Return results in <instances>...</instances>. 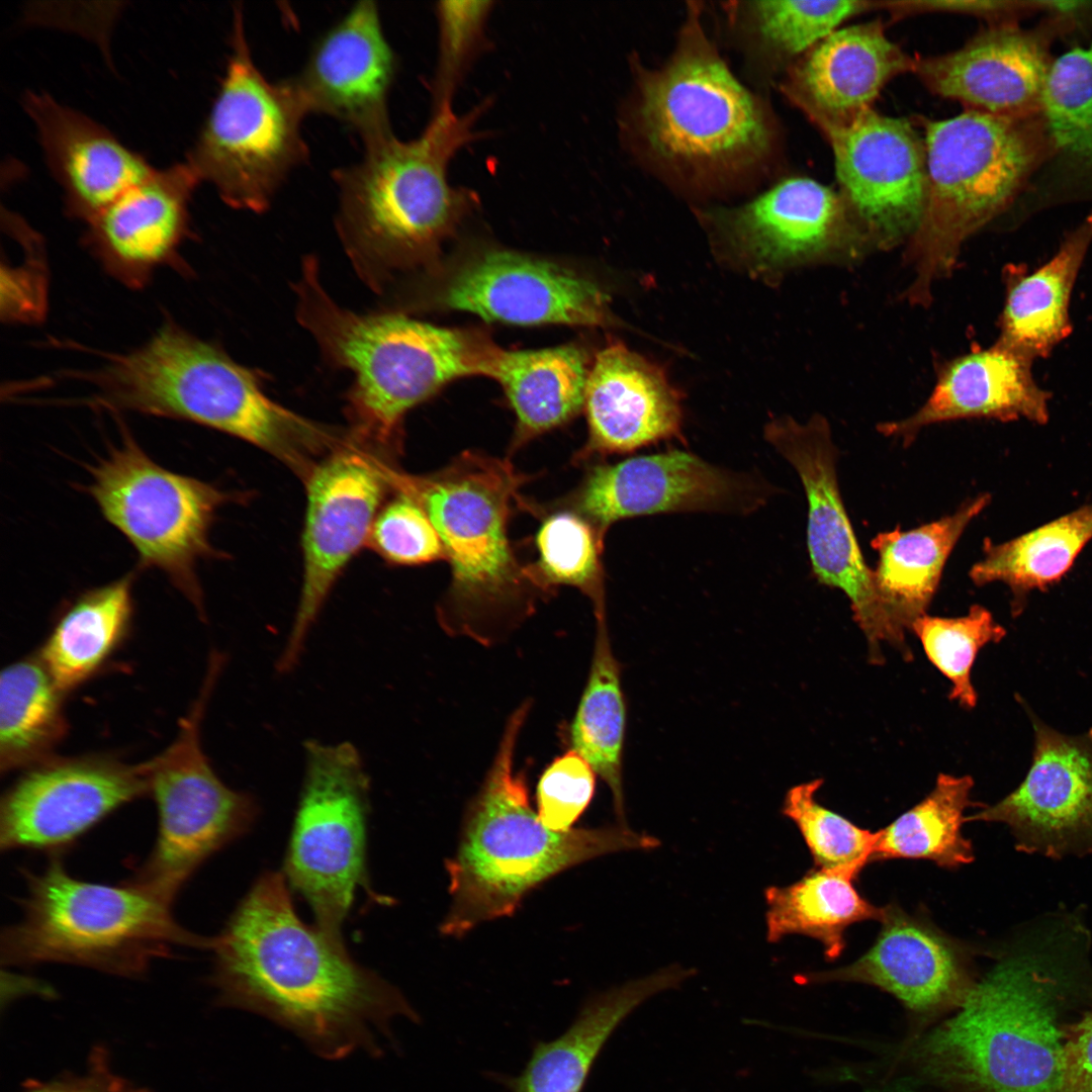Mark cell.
I'll use <instances>...</instances> for the list:
<instances>
[{"label":"cell","instance_id":"6da1fadb","mask_svg":"<svg viewBox=\"0 0 1092 1092\" xmlns=\"http://www.w3.org/2000/svg\"><path fill=\"white\" fill-rule=\"evenodd\" d=\"M206 949L218 1003L274 1021L326 1059L379 1054L393 1019H420L397 988L298 917L283 874H262Z\"/></svg>","mask_w":1092,"mask_h":1092},{"label":"cell","instance_id":"7a4b0ae2","mask_svg":"<svg viewBox=\"0 0 1092 1092\" xmlns=\"http://www.w3.org/2000/svg\"><path fill=\"white\" fill-rule=\"evenodd\" d=\"M88 404L195 423L273 455L303 480L347 441L338 430L272 400L257 373L173 322L142 346L81 374Z\"/></svg>","mask_w":1092,"mask_h":1092},{"label":"cell","instance_id":"3957f363","mask_svg":"<svg viewBox=\"0 0 1092 1092\" xmlns=\"http://www.w3.org/2000/svg\"><path fill=\"white\" fill-rule=\"evenodd\" d=\"M490 105L465 113L434 112L408 141L392 130L363 140L361 158L333 171L338 191L336 228L362 281L384 294L394 272L418 262L478 202L448 179L451 160L483 132L476 124Z\"/></svg>","mask_w":1092,"mask_h":1092},{"label":"cell","instance_id":"277c9868","mask_svg":"<svg viewBox=\"0 0 1092 1092\" xmlns=\"http://www.w3.org/2000/svg\"><path fill=\"white\" fill-rule=\"evenodd\" d=\"M529 707L523 704L511 715L492 765L465 811L457 849L445 861L450 905L440 926L444 935L459 938L483 922L513 915L529 893L579 863L659 844L626 825L556 831L540 820L525 776L514 768Z\"/></svg>","mask_w":1092,"mask_h":1092},{"label":"cell","instance_id":"5b68a950","mask_svg":"<svg viewBox=\"0 0 1092 1092\" xmlns=\"http://www.w3.org/2000/svg\"><path fill=\"white\" fill-rule=\"evenodd\" d=\"M296 316L334 367L354 380L346 395L350 437L386 448L406 413L462 376L492 378L500 348L472 332L437 327L395 311L358 313L325 290L318 262L306 257L294 284Z\"/></svg>","mask_w":1092,"mask_h":1092},{"label":"cell","instance_id":"8992f818","mask_svg":"<svg viewBox=\"0 0 1092 1092\" xmlns=\"http://www.w3.org/2000/svg\"><path fill=\"white\" fill-rule=\"evenodd\" d=\"M1062 979L1042 957L1002 960L918 1042L920 1071L960 1092H1063Z\"/></svg>","mask_w":1092,"mask_h":1092},{"label":"cell","instance_id":"52a82bcc","mask_svg":"<svg viewBox=\"0 0 1092 1092\" xmlns=\"http://www.w3.org/2000/svg\"><path fill=\"white\" fill-rule=\"evenodd\" d=\"M22 873L27 891L20 918L1 934L3 965L69 964L136 978L178 947L206 949L207 937L181 926L172 905L126 881L79 880L60 855Z\"/></svg>","mask_w":1092,"mask_h":1092},{"label":"cell","instance_id":"ba28073f","mask_svg":"<svg viewBox=\"0 0 1092 1092\" xmlns=\"http://www.w3.org/2000/svg\"><path fill=\"white\" fill-rule=\"evenodd\" d=\"M1033 121L970 109L924 120L926 200L909 240L915 274L907 289L909 301L928 302L933 283L954 266L965 241L1018 193L1042 153Z\"/></svg>","mask_w":1092,"mask_h":1092},{"label":"cell","instance_id":"9c48e42d","mask_svg":"<svg viewBox=\"0 0 1092 1092\" xmlns=\"http://www.w3.org/2000/svg\"><path fill=\"white\" fill-rule=\"evenodd\" d=\"M231 49L186 163L228 205L262 212L291 171L307 161L301 124L308 114L289 79L270 81L257 67L241 7L234 9Z\"/></svg>","mask_w":1092,"mask_h":1092},{"label":"cell","instance_id":"30bf717a","mask_svg":"<svg viewBox=\"0 0 1092 1092\" xmlns=\"http://www.w3.org/2000/svg\"><path fill=\"white\" fill-rule=\"evenodd\" d=\"M399 478L398 487L428 514L451 563L442 622L479 637L481 622L507 611L535 584L508 539L520 477L506 462L467 453L435 475Z\"/></svg>","mask_w":1092,"mask_h":1092},{"label":"cell","instance_id":"8fae6325","mask_svg":"<svg viewBox=\"0 0 1092 1092\" xmlns=\"http://www.w3.org/2000/svg\"><path fill=\"white\" fill-rule=\"evenodd\" d=\"M369 776L353 744L304 743V776L283 876L310 907L315 926L341 945L356 892H369Z\"/></svg>","mask_w":1092,"mask_h":1092},{"label":"cell","instance_id":"7c38bea8","mask_svg":"<svg viewBox=\"0 0 1092 1092\" xmlns=\"http://www.w3.org/2000/svg\"><path fill=\"white\" fill-rule=\"evenodd\" d=\"M89 472L88 493L131 544L140 567L162 572L204 618L197 567L214 552L210 528L231 494L161 466L126 431Z\"/></svg>","mask_w":1092,"mask_h":1092},{"label":"cell","instance_id":"4fadbf2b","mask_svg":"<svg viewBox=\"0 0 1092 1092\" xmlns=\"http://www.w3.org/2000/svg\"><path fill=\"white\" fill-rule=\"evenodd\" d=\"M216 677L207 674L176 739L147 760L158 831L147 857L126 880L172 905L192 875L215 852L248 832L258 804L216 776L200 744V724Z\"/></svg>","mask_w":1092,"mask_h":1092},{"label":"cell","instance_id":"5bb4252c","mask_svg":"<svg viewBox=\"0 0 1092 1092\" xmlns=\"http://www.w3.org/2000/svg\"><path fill=\"white\" fill-rule=\"evenodd\" d=\"M764 439L796 470L808 503L807 546L812 573L821 584L842 590L866 636L870 657L882 661L890 644L910 655L903 633L884 606L847 515L837 478L838 451L827 420L814 415L800 424L792 418L771 420Z\"/></svg>","mask_w":1092,"mask_h":1092},{"label":"cell","instance_id":"9a60e30c","mask_svg":"<svg viewBox=\"0 0 1092 1092\" xmlns=\"http://www.w3.org/2000/svg\"><path fill=\"white\" fill-rule=\"evenodd\" d=\"M351 438L324 457L304 480L303 577L289 636L276 668L291 671L343 569L367 544L374 520L398 474Z\"/></svg>","mask_w":1092,"mask_h":1092},{"label":"cell","instance_id":"2e32d148","mask_svg":"<svg viewBox=\"0 0 1092 1092\" xmlns=\"http://www.w3.org/2000/svg\"><path fill=\"white\" fill-rule=\"evenodd\" d=\"M709 218L716 257L768 283L795 268L854 257L866 244L840 193L806 177Z\"/></svg>","mask_w":1092,"mask_h":1092},{"label":"cell","instance_id":"e0dca14e","mask_svg":"<svg viewBox=\"0 0 1092 1092\" xmlns=\"http://www.w3.org/2000/svg\"><path fill=\"white\" fill-rule=\"evenodd\" d=\"M829 143L840 195L866 244L891 248L915 234L926 200L924 141L912 124L868 109L814 119Z\"/></svg>","mask_w":1092,"mask_h":1092},{"label":"cell","instance_id":"ac0fdd59","mask_svg":"<svg viewBox=\"0 0 1092 1092\" xmlns=\"http://www.w3.org/2000/svg\"><path fill=\"white\" fill-rule=\"evenodd\" d=\"M641 118L661 156L723 161L761 152L768 132L749 92L717 58L687 55L648 82Z\"/></svg>","mask_w":1092,"mask_h":1092},{"label":"cell","instance_id":"d6986e66","mask_svg":"<svg viewBox=\"0 0 1092 1092\" xmlns=\"http://www.w3.org/2000/svg\"><path fill=\"white\" fill-rule=\"evenodd\" d=\"M149 793L146 761L52 756L26 768L3 794L0 848L60 855L112 812Z\"/></svg>","mask_w":1092,"mask_h":1092},{"label":"cell","instance_id":"ffe728a7","mask_svg":"<svg viewBox=\"0 0 1092 1092\" xmlns=\"http://www.w3.org/2000/svg\"><path fill=\"white\" fill-rule=\"evenodd\" d=\"M776 492L758 476L720 468L680 449L598 465L577 498L600 538L623 519L666 513L746 515Z\"/></svg>","mask_w":1092,"mask_h":1092},{"label":"cell","instance_id":"44dd1931","mask_svg":"<svg viewBox=\"0 0 1092 1092\" xmlns=\"http://www.w3.org/2000/svg\"><path fill=\"white\" fill-rule=\"evenodd\" d=\"M1034 732L1032 761L1023 782L966 821L1007 825L1015 848L1050 858L1092 853V729L1063 734L1027 707Z\"/></svg>","mask_w":1092,"mask_h":1092},{"label":"cell","instance_id":"7402d4cb","mask_svg":"<svg viewBox=\"0 0 1092 1092\" xmlns=\"http://www.w3.org/2000/svg\"><path fill=\"white\" fill-rule=\"evenodd\" d=\"M397 66L377 4L360 1L316 39L289 81L307 114L337 119L363 141L392 130L388 99Z\"/></svg>","mask_w":1092,"mask_h":1092},{"label":"cell","instance_id":"603a6c76","mask_svg":"<svg viewBox=\"0 0 1092 1092\" xmlns=\"http://www.w3.org/2000/svg\"><path fill=\"white\" fill-rule=\"evenodd\" d=\"M441 302L485 321L513 325L613 323L606 293L594 282L552 262L493 250L461 267Z\"/></svg>","mask_w":1092,"mask_h":1092},{"label":"cell","instance_id":"cb8c5ba5","mask_svg":"<svg viewBox=\"0 0 1092 1092\" xmlns=\"http://www.w3.org/2000/svg\"><path fill=\"white\" fill-rule=\"evenodd\" d=\"M880 922L874 944L856 961L797 980L868 984L917 1013L958 1008L975 983L965 948L929 922L894 905L884 907Z\"/></svg>","mask_w":1092,"mask_h":1092},{"label":"cell","instance_id":"d4e9b609","mask_svg":"<svg viewBox=\"0 0 1092 1092\" xmlns=\"http://www.w3.org/2000/svg\"><path fill=\"white\" fill-rule=\"evenodd\" d=\"M1051 64L1040 33L1003 23L978 33L959 50L915 59L913 73L932 93L959 101L966 109L1028 119L1040 113Z\"/></svg>","mask_w":1092,"mask_h":1092},{"label":"cell","instance_id":"484cf974","mask_svg":"<svg viewBox=\"0 0 1092 1092\" xmlns=\"http://www.w3.org/2000/svg\"><path fill=\"white\" fill-rule=\"evenodd\" d=\"M199 183L186 162L154 169L87 221V245L120 282L145 285L188 236L189 202Z\"/></svg>","mask_w":1092,"mask_h":1092},{"label":"cell","instance_id":"4316f807","mask_svg":"<svg viewBox=\"0 0 1092 1092\" xmlns=\"http://www.w3.org/2000/svg\"><path fill=\"white\" fill-rule=\"evenodd\" d=\"M583 455L634 452L662 441L686 444L681 395L663 369L622 343L601 350L589 369Z\"/></svg>","mask_w":1092,"mask_h":1092},{"label":"cell","instance_id":"83f0119b","mask_svg":"<svg viewBox=\"0 0 1092 1092\" xmlns=\"http://www.w3.org/2000/svg\"><path fill=\"white\" fill-rule=\"evenodd\" d=\"M24 107L74 218L87 222L154 170L104 126L49 94L27 93Z\"/></svg>","mask_w":1092,"mask_h":1092},{"label":"cell","instance_id":"f1b7e54d","mask_svg":"<svg viewBox=\"0 0 1092 1092\" xmlns=\"http://www.w3.org/2000/svg\"><path fill=\"white\" fill-rule=\"evenodd\" d=\"M1031 359L997 342L961 356L939 373L926 401L911 416L877 430L910 446L921 429L942 422L987 418L1002 422L1049 420V398L1033 380Z\"/></svg>","mask_w":1092,"mask_h":1092},{"label":"cell","instance_id":"f546056e","mask_svg":"<svg viewBox=\"0 0 1092 1092\" xmlns=\"http://www.w3.org/2000/svg\"><path fill=\"white\" fill-rule=\"evenodd\" d=\"M914 65L881 22L845 26L807 52L794 74L795 96L813 120L847 121L873 108L882 89Z\"/></svg>","mask_w":1092,"mask_h":1092},{"label":"cell","instance_id":"4dcf8cb0","mask_svg":"<svg viewBox=\"0 0 1092 1092\" xmlns=\"http://www.w3.org/2000/svg\"><path fill=\"white\" fill-rule=\"evenodd\" d=\"M692 975L693 970L670 966L592 997L561 1035L536 1042L521 1074L505 1084L512 1092H581L618 1026L645 1001L678 988Z\"/></svg>","mask_w":1092,"mask_h":1092},{"label":"cell","instance_id":"1f68e13d","mask_svg":"<svg viewBox=\"0 0 1092 1092\" xmlns=\"http://www.w3.org/2000/svg\"><path fill=\"white\" fill-rule=\"evenodd\" d=\"M990 500L989 493L977 494L950 515L907 531L898 526L871 541L878 553L873 569L878 594L903 633L926 614L952 549Z\"/></svg>","mask_w":1092,"mask_h":1092},{"label":"cell","instance_id":"d6a6232c","mask_svg":"<svg viewBox=\"0 0 1092 1092\" xmlns=\"http://www.w3.org/2000/svg\"><path fill=\"white\" fill-rule=\"evenodd\" d=\"M133 573L80 594L63 612L39 656L64 692L95 674L126 636L133 616Z\"/></svg>","mask_w":1092,"mask_h":1092},{"label":"cell","instance_id":"836d02e7","mask_svg":"<svg viewBox=\"0 0 1092 1092\" xmlns=\"http://www.w3.org/2000/svg\"><path fill=\"white\" fill-rule=\"evenodd\" d=\"M581 349L566 345L526 351L500 349L492 378L517 417V443H524L576 415L584 405L589 370Z\"/></svg>","mask_w":1092,"mask_h":1092},{"label":"cell","instance_id":"e575fe53","mask_svg":"<svg viewBox=\"0 0 1092 1092\" xmlns=\"http://www.w3.org/2000/svg\"><path fill=\"white\" fill-rule=\"evenodd\" d=\"M1091 240L1092 213L1048 263L1012 284L999 343L1032 360L1050 354L1070 334V295Z\"/></svg>","mask_w":1092,"mask_h":1092},{"label":"cell","instance_id":"d590c367","mask_svg":"<svg viewBox=\"0 0 1092 1092\" xmlns=\"http://www.w3.org/2000/svg\"><path fill=\"white\" fill-rule=\"evenodd\" d=\"M857 876L843 870L816 868L799 881L765 890L766 937L778 942L789 934L819 940L827 960L845 948L844 933L857 922L878 920L884 907L864 899L854 887Z\"/></svg>","mask_w":1092,"mask_h":1092},{"label":"cell","instance_id":"8d00e7d4","mask_svg":"<svg viewBox=\"0 0 1092 1092\" xmlns=\"http://www.w3.org/2000/svg\"><path fill=\"white\" fill-rule=\"evenodd\" d=\"M1092 540V504L1009 541H984L983 557L970 570L978 585L1005 583L1013 595V614L1027 594L1059 581Z\"/></svg>","mask_w":1092,"mask_h":1092},{"label":"cell","instance_id":"74e56055","mask_svg":"<svg viewBox=\"0 0 1092 1092\" xmlns=\"http://www.w3.org/2000/svg\"><path fill=\"white\" fill-rule=\"evenodd\" d=\"M64 692L39 655L2 670L0 676V768H28L52 756L68 726Z\"/></svg>","mask_w":1092,"mask_h":1092},{"label":"cell","instance_id":"f35d334b","mask_svg":"<svg viewBox=\"0 0 1092 1092\" xmlns=\"http://www.w3.org/2000/svg\"><path fill=\"white\" fill-rule=\"evenodd\" d=\"M597 627L588 679L570 727V744L608 785L617 817L625 825L622 771L626 704L621 665L611 648L606 618L597 619Z\"/></svg>","mask_w":1092,"mask_h":1092},{"label":"cell","instance_id":"ab89813d","mask_svg":"<svg viewBox=\"0 0 1092 1092\" xmlns=\"http://www.w3.org/2000/svg\"><path fill=\"white\" fill-rule=\"evenodd\" d=\"M970 776L939 774L931 792L878 831L874 860L927 859L954 869L974 859L972 842L963 834L965 811L974 803Z\"/></svg>","mask_w":1092,"mask_h":1092},{"label":"cell","instance_id":"60d3db41","mask_svg":"<svg viewBox=\"0 0 1092 1092\" xmlns=\"http://www.w3.org/2000/svg\"><path fill=\"white\" fill-rule=\"evenodd\" d=\"M536 544L537 566H530L535 585L576 586L593 601L596 618L606 617L600 554L603 540L584 518L562 512L541 525Z\"/></svg>","mask_w":1092,"mask_h":1092},{"label":"cell","instance_id":"b9f144b4","mask_svg":"<svg viewBox=\"0 0 1092 1092\" xmlns=\"http://www.w3.org/2000/svg\"><path fill=\"white\" fill-rule=\"evenodd\" d=\"M911 630L928 660L949 680V698L966 709L974 708L977 704L972 682L975 659L986 644L1004 638L1005 628L995 621L988 609L974 605L961 617L925 614L913 622Z\"/></svg>","mask_w":1092,"mask_h":1092},{"label":"cell","instance_id":"7bdbcfd3","mask_svg":"<svg viewBox=\"0 0 1092 1092\" xmlns=\"http://www.w3.org/2000/svg\"><path fill=\"white\" fill-rule=\"evenodd\" d=\"M1040 113L1054 146L1092 165V44L1052 62Z\"/></svg>","mask_w":1092,"mask_h":1092},{"label":"cell","instance_id":"ee69618b","mask_svg":"<svg viewBox=\"0 0 1092 1092\" xmlns=\"http://www.w3.org/2000/svg\"><path fill=\"white\" fill-rule=\"evenodd\" d=\"M822 785L823 779H815L792 787L785 796L783 814L799 828L817 868L858 877L873 861L878 831L860 828L822 806L816 798Z\"/></svg>","mask_w":1092,"mask_h":1092},{"label":"cell","instance_id":"f6af8a7d","mask_svg":"<svg viewBox=\"0 0 1092 1092\" xmlns=\"http://www.w3.org/2000/svg\"><path fill=\"white\" fill-rule=\"evenodd\" d=\"M876 8H879L878 1L864 0L753 3L760 34L770 47L786 56L808 52L849 18Z\"/></svg>","mask_w":1092,"mask_h":1092},{"label":"cell","instance_id":"bcb514c9","mask_svg":"<svg viewBox=\"0 0 1092 1092\" xmlns=\"http://www.w3.org/2000/svg\"><path fill=\"white\" fill-rule=\"evenodd\" d=\"M492 1H440L436 4L438 57L430 91L433 113L452 106L469 67L486 47L485 27Z\"/></svg>","mask_w":1092,"mask_h":1092},{"label":"cell","instance_id":"7dc6e473","mask_svg":"<svg viewBox=\"0 0 1092 1092\" xmlns=\"http://www.w3.org/2000/svg\"><path fill=\"white\" fill-rule=\"evenodd\" d=\"M383 505L367 544L397 565H419L446 558L440 536L419 502L405 490Z\"/></svg>","mask_w":1092,"mask_h":1092},{"label":"cell","instance_id":"c3c4849f","mask_svg":"<svg viewBox=\"0 0 1092 1092\" xmlns=\"http://www.w3.org/2000/svg\"><path fill=\"white\" fill-rule=\"evenodd\" d=\"M596 772L577 752L569 750L554 759L541 776L537 791V814L556 831H567L589 805Z\"/></svg>","mask_w":1092,"mask_h":1092},{"label":"cell","instance_id":"681fc988","mask_svg":"<svg viewBox=\"0 0 1092 1092\" xmlns=\"http://www.w3.org/2000/svg\"><path fill=\"white\" fill-rule=\"evenodd\" d=\"M43 259L33 256L24 259L18 268H10L7 289L3 290L2 315L8 321H38L44 313L47 301Z\"/></svg>","mask_w":1092,"mask_h":1092},{"label":"cell","instance_id":"f907efd6","mask_svg":"<svg viewBox=\"0 0 1092 1092\" xmlns=\"http://www.w3.org/2000/svg\"><path fill=\"white\" fill-rule=\"evenodd\" d=\"M1063 1092H1092V1008L1065 1033Z\"/></svg>","mask_w":1092,"mask_h":1092},{"label":"cell","instance_id":"816d5d0a","mask_svg":"<svg viewBox=\"0 0 1092 1092\" xmlns=\"http://www.w3.org/2000/svg\"><path fill=\"white\" fill-rule=\"evenodd\" d=\"M26 1092H145L114 1075L109 1069L105 1052L97 1049L91 1056L89 1067L81 1076L66 1077L46 1084L32 1086Z\"/></svg>","mask_w":1092,"mask_h":1092}]
</instances>
